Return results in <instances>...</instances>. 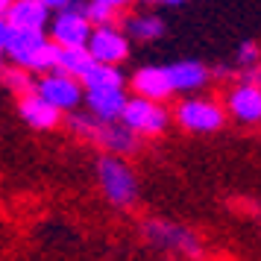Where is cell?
I'll return each mask as SVG.
<instances>
[{"label": "cell", "instance_id": "obj_24", "mask_svg": "<svg viewBox=\"0 0 261 261\" xmlns=\"http://www.w3.org/2000/svg\"><path fill=\"white\" fill-rule=\"evenodd\" d=\"M12 3H15V0H0V12H6V9H9Z\"/></svg>", "mask_w": 261, "mask_h": 261}, {"label": "cell", "instance_id": "obj_4", "mask_svg": "<svg viewBox=\"0 0 261 261\" xmlns=\"http://www.w3.org/2000/svg\"><path fill=\"white\" fill-rule=\"evenodd\" d=\"M173 120L185 132L208 135V132H217L226 123V109L220 103H214V100H205V97H188L176 106Z\"/></svg>", "mask_w": 261, "mask_h": 261}, {"label": "cell", "instance_id": "obj_10", "mask_svg": "<svg viewBox=\"0 0 261 261\" xmlns=\"http://www.w3.org/2000/svg\"><path fill=\"white\" fill-rule=\"evenodd\" d=\"M226 112L238 123H261V83L238 80V85H232L226 94Z\"/></svg>", "mask_w": 261, "mask_h": 261}, {"label": "cell", "instance_id": "obj_13", "mask_svg": "<svg viewBox=\"0 0 261 261\" xmlns=\"http://www.w3.org/2000/svg\"><path fill=\"white\" fill-rule=\"evenodd\" d=\"M18 115L33 129H53L62 120V112L53 103H47L38 91H33V94H27V97H18Z\"/></svg>", "mask_w": 261, "mask_h": 261}, {"label": "cell", "instance_id": "obj_6", "mask_svg": "<svg viewBox=\"0 0 261 261\" xmlns=\"http://www.w3.org/2000/svg\"><path fill=\"white\" fill-rule=\"evenodd\" d=\"M36 91L47 103L59 109V112H76L80 103H85V85L80 76L73 73H65V71H47L38 76V85Z\"/></svg>", "mask_w": 261, "mask_h": 261}, {"label": "cell", "instance_id": "obj_8", "mask_svg": "<svg viewBox=\"0 0 261 261\" xmlns=\"http://www.w3.org/2000/svg\"><path fill=\"white\" fill-rule=\"evenodd\" d=\"M120 120L129 129H135L138 135H159V132H165L170 115L162 106V100H150V97L135 94V97H129V103L123 109V118Z\"/></svg>", "mask_w": 261, "mask_h": 261}, {"label": "cell", "instance_id": "obj_1", "mask_svg": "<svg viewBox=\"0 0 261 261\" xmlns=\"http://www.w3.org/2000/svg\"><path fill=\"white\" fill-rule=\"evenodd\" d=\"M68 129L73 135L85 138L88 144L100 147L103 153L132 155L138 150V132L129 129L123 120H103L91 112H71L68 115Z\"/></svg>", "mask_w": 261, "mask_h": 261}, {"label": "cell", "instance_id": "obj_18", "mask_svg": "<svg viewBox=\"0 0 261 261\" xmlns=\"http://www.w3.org/2000/svg\"><path fill=\"white\" fill-rule=\"evenodd\" d=\"M91 65H94V56H91L88 47H62L59 50V62H56V71L73 73V76L83 80Z\"/></svg>", "mask_w": 261, "mask_h": 261}, {"label": "cell", "instance_id": "obj_5", "mask_svg": "<svg viewBox=\"0 0 261 261\" xmlns=\"http://www.w3.org/2000/svg\"><path fill=\"white\" fill-rule=\"evenodd\" d=\"M47 33L59 47H88V38L94 33V24L88 21L83 3L76 0L68 9L53 12V21H50Z\"/></svg>", "mask_w": 261, "mask_h": 261}, {"label": "cell", "instance_id": "obj_2", "mask_svg": "<svg viewBox=\"0 0 261 261\" xmlns=\"http://www.w3.org/2000/svg\"><path fill=\"white\" fill-rule=\"evenodd\" d=\"M97 185L103 191V197L118 208L132 205L138 197V179L132 173V167L123 162V155L115 153H103L97 159Z\"/></svg>", "mask_w": 261, "mask_h": 261}, {"label": "cell", "instance_id": "obj_3", "mask_svg": "<svg viewBox=\"0 0 261 261\" xmlns=\"http://www.w3.org/2000/svg\"><path fill=\"white\" fill-rule=\"evenodd\" d=\"M141 235L147 244H153L159 249H167V252H176V255H185V258H200L202 255L200 238L194 235L188 226L150 217V220L141 223Z\"/></svg>", "mask_w": 261, "mask_h": 261}, {"label": "cell", "instance_id": "obj_19", "mask_svg": "<svg viewBox=\"0 0 261 261\" xmlns=\"http://www.w3.org/2000/svg\"><path fill=\"white\" fill-rule=\"evenodd\" d=\"M3 85H6V91L15 97H27L36 91L38 80L33 76L30 68H21V65H6L3 68Z\"/></svg>", "mask_w": 261, "mask_h": 261}, {"label": "cell", "instance_id": "obj_7", "mask_svg": "<svg viewBox=\"0 0 261 261\" xmlns=\"http://www.w3.org/2000/svg\"><path fill=\"white\" fill-rule=\"evenodd\" d=\"M47 38L50 36H44V30H27V27H15L9 21H0V50L9 56L12 65L30 68L33 56Z\"/></svg>", "mask_w": 261, "mask_h": 261}, {"label": "cell", "instance_id": "obj_14", "mask_svg": "<svg viewBox=\"0 0 261 261\" xmlns=\"http://www.w3.org/2000/svg\"><path fill=\"white\" fill-rule=\"evenodd\" d=\"M3 21L15 27H27V30H47L53 21V9L44 0H15L3 12Z\"/></svg>", "mask_w": 261, "mask_h": 261}, {"label": "cell", "instance_id": "obj_9", "mask_svg": "<svg viewBox=\"0 0 261 261\" xmlns=\"http://www.w3.org/2000/svg\"><path fill=\"white\" fill-rule=\"evenodd\" d=\"M88 50H91L94 62L120 65V62H126V56H129V36L118 24L94 27V33L88 38Z\"/></svg>", "mask_w": 261, "mask_h": 261}, {"label": "cell", "instance_id": "obj_25", "mask_svg": "<svg viewBox=\"0 0 261 261\" xmlns=\"http://www.w3.org/2000/svg\"><path fill=\"white\" fill-rule=\"evenodd\" d=\"M165 3H170V6H179V3H185V0H165Z\"/></svg>", "mask_w": 261, "mask_h": 261}, {"label": "cell", "instance_id": "obj_12", "mask_svg": "<svg viewBox=\"0 0 261 261\" xmlns=\"http://www.w3.org/2000/svg\"><path fill=\"white\" fill-rule=\"evenodd\" d=\"M126 103V88H85V109L103 120H120Z\"/></svg>", "mask_w": 261, "mask_h": 261}, {"label": "cell", "instance_id": "obj_22", "mask_svg": "<svg viewBox=\"0 0 261 261\" xmlns=\"http://www.w3.org/2000/svg\"><path fill=\"white\" fill-rule=\"evenodd\" d=\"M44 3H47L53 12H59V9H68V6H73L76 0H44Z\"/></svg>", "mask_w": 261, "mask_h": 261}, {"label": "cell", "instance_id": "obj_17", "mask_svg": "<svg viewBox=\"0 0 261 261\" xmlns=\"http://www.w3.org/2000/svg\"><path fill=\"white\" fill-rule=\"evenodd\" d=\"M85 88H126V76L118 65H106V62H94L88 73L83 76Z\"/></svg>", "mask_w": 261, "mask_h": 261}, {"label": "cell", "instance_id": "obj_15", "mask_svg": "<svg viewBox=\"0 0 261 261\" xmlns=\"http://www.w3.org/2000/svg\"><path fill=\"white\" fill-rule=\"evenodd\" d=\"M170 68V80H173V88L179 94H191V91H200L208 85L212 80V71L197 59H182V62H173L167 65Z\"/></svg>", "mask_w": 261, "mask_h": 261}, {"label": "cell", "instance_id": "obj_11", "mask_svg": "<svg viewBox=\"0 0 261 261\" xmlns=\"http://www.w3.org/2000/svg\"><path fill=\"white\" fill-rule=\"evenodd\" d=\"M129 88H132V94L150 97V100H162V103L176 91L167 65H141L129 76Z\"/></svg>", "mask_w": 261, "mask_h": 261}, {"label": "cell", "instance_id": "obj_26", "mask_svg": "<svg viewBox=\"0 0 261 261\" xmlns=\"http://www.w3.org/2000/svg\"><path fill=\"white\" fill-rule=\"evenodd\" d=\"M182 258H185V255H182ZM182 258H167V261H182Z\"/></svg>", "mask_w": 261, "mask_h": 261}, {"label": "cell", "instance_id": "obj_23", "mask_svg": "<svg viewBox=\"0 0 261 261\" xmlns=\"http://www.w3.org/2000/svg\"><path fill=\"white\" fill-rule=\"evenodd\" d=\"M103 3H109V6H115V9H126L132 0H103Z\"/></svg>", "mask_w": 261, "mask_h": 261}, {"label": "cell", "instance_id": "obj_20", "mask_svg": "<svg viewBox=\"0 0 261 261\" xmlns=\"http://www.w3.org/2000/svg\"><path fill=\"white\" fill-rule=\"evenodd\" d=\"M85 15H88V21L94 27H103V24H115V18H118L120 9H115V6H109V3H103V0H85L83 3Z\"/></svg>", "mask_w": 261, "mask_h": 261}, {"label": "cell", "instance_id": "obj_16", "mask_svg": "<svg viewBox=\"0 0 261 261\" xmlns=\"http://www.w3.org/2000/svg\"><path fill=\"white\" fill-rule=\"evenodd\" d=\"M123 30H126V36L135 38V41H159V38L165 36V18L155 12H141V15H126L123 18Z\"/></svg>", "mask_w": 261, "mask_h": 261}, {"label": "cell", "instance_id": "obj_21", "mask_svg": "<svg viewBox=\"0 0 261 261\" xmlns=\"http://www.w3.org/2000/svg\"><path fill=\"white\" fill-rule=\"evenodd\" d=\"M235 65H238V71H241V68H258L261 65V47L255 41H244L235 53Z\"/></svg>", "mask_w": 261, "mask_h": 261}]
</instances>
